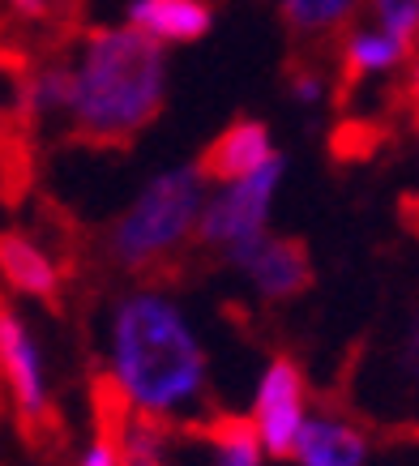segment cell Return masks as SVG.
<instances>
[{
	"instance_id": "5bb4252c",
	"label": "cell",
	"mask_w": 419,
	"mask_h": 466,
	"mask_svg": "<svg viewBox=\"0 0 419 466\" xmlns=\"http://www.w3.org/2000/svg\"><path fill=\"white\" fill-rule=\"evenodd\" d=\"M351 9H355V0H282V17L295 39H308V52H312V43L330 39L351 17Z\"/></svg>"
},
{
	"instance_id": "52a82bcc",
	"label": "cell",
	"mask_w": 419,
	"mask_h": 466,
	"mask_svg": "<svg viewBox=\"0 0 419 466\" xmlns=\"http://www.w3.org/2000/svg\"><path fill=\"white\" fill-rule=\"evenodd\" d=\"M0 377L14 390V402L22 410V424H47L56 428V415L47 410V398H43V377H39V355L30 347L26 329L14 312L0 304Z\"/></svg>"
},
{
	"instance_id": "ba28073f",
	"label": "cell",
	"mask_w": 419,
	"mask_h": 466,
	"mask_svg": "<svg viewBox=\"0 0 419 466\" xmlns=\"http://www.w3.org/2000/svg\"><path fill=\"white\" fill-rule=\"evenodd\" d=\"M274 155H270V133L261 120H231V125L214 137V142L197 155V176L201 180H219V184H240L257 176L261 167H270Z\"/></svg>"
},
{
	"instance_id": "7a4b0ae2",
	"label": "cell",
	"mask_w": 419,
	"mask_h": 466,
	"mask_svg": "<svg viewBox=\"0 0 419 466\" xmlns=\"http://www.w3.org/2000/svg\"><path fill=\"white\" fill-rule=\"evenodd\" d=\"M116 377L125 381L141 410H168L184 407L201 394L206 381V355L189 334V325L168 299L133 296L120 304L112 329Z\"/></svg>"
},
{
	"instance_id": "2e32d148",
	"label": "cell",
	"mask_w": 419,
	"mask_h": 466,
	"mask_svg": "<svg viewBox=\"0 0 419 466\" xmlns=\"http://www.w3.org/2000/svg\"><path fill=\"white\" fill-rule=\"evenodd\" d=\"M373 9H377L381 30L411 52L419 39V0H373Z\"/></svg>"
},
{
	"instance_id": "8992f818",
	"label": "cell",
	"mask_w": 419,
	"mask_h": 466,
	"mask_svg": "<svg viewBox=\"0 0 419 466\" xmlns=\"http://www.w3.org/2000/svg\"><path fill=\"white\" fill-rule=\"evenodd\" d=\"M227 257L249 269L257 291L270 299H291L300 291H308V283H312L308 248L304 240H291V236H257V240L231 248Z\"/></svg>"
},
{
	"instance_id": "4fadbf2b",
	"label": "cell",
	"mask_w": 419,
	"mask_h": 466,
	"mask_svg": "<svg viewBox=\"0 0 419 466\" xmlns=\"http://www.w3.org/2000/svg\"><path fill=\"white\" fill-rule=\"evenodd\" d=\"M0 274H5V283L17 287V291L56 304V266H52V257L43 253V248H35L26 236L0 231Z\"/></svg>"
},
{
	"instance_id": "9c48e42d",
	"label": "cell",
	"mask_w": 419,
	"mask_h": 466,
	"mask_svg": "<svg viewBox=\"0 0 419 466\" xmlns=\"http://www.w3.org/2000/svg\"><path fill=\"white\" fill-rule=\"evenodd\" d=\"M406 52L398 39H390L385 30H355L347 43H342V56H338V90L334 103L347 107V99L360 90L363 77H373L381 69H393L398 60H406Z\"/></svg>"
},
{
	"instance_id": "7c38bea8",
	"label": "cell",
	"mask_w": 419,
	"mask_h": 466,
	"mask_svg": "<svg viewBox=\"0 0 419 466\" xmlns=\"http://www.w3.org/2000/svg\"><path fill=\"white\" fill-rule=\"evenodd\" d=\"M128 26L146 30L150 39L193 43L210 30L206 0H138L128 9Z\"/></svg>"
},
{
	"instance_id": "e0dca14e",
	"label": "cell",
	"mask_w": 419,
	"mask_h": 466,
	"mask_svg": "<svg viewBox=\"0 0 419 466\" xmlns=\"http://www.w3.org/2000/svg\"><path fill=\"white\" fill-rule=\"evenodd\" d=\"M77 14H82V0H47V26L56 30V39L65 43L77 26Z\"/></svg>"
},
{
	"instance_id": "277c9868",
	"label": "cell",
	"mask_w": 419,
	"mask_h": 466,
	"mask_svg": "<svg viewBox=\"0 0 419 466\" xmlns=\"http://www.w3.org/2000/svg\"><path fill=\"white\" fill-rule=\"evenodd\" d=\"M282 176V163L274 158L270 167H261L257 176L249 180L231 184L223 198H214L201 210V223H197V240L193 244H206V248H240V244H249L261 236V227H266V214H270V193H274V184Z\"/></svg>"
},
{
	"instance_id": "3957f363",
	"label": "cell",
	"mask_w": 419,
	"mask_h": 466,
	"mask_svg": "<svg viewBox=\"0 0 419 466\" xmlns=\"http://www.w3.org/2000/svg\"><path fill=\"white\" fill-rule=\"evenodd\" d=\"M201 176L193 167L168 171L120 214L107 231V253L116 266L133 269L141 279H176V261L189 236L201 223Z\"/></svg>"
},
{
	"instance_id": "ac0fdd59",
	"label": "cell",
	"mask_w": 419,
	"mask_h": 466,
	"mask_svg": "<svg viewBox=\"0 0 419 466\" xmlns=\"http://www.w3.org/2000/svg\"><path fill=\"white\" fill-rule=\"evenodd\" d=\"M82 466H125V445L112 437H95V450L86 453Z\"/></svg>"
},
{
	"instance_id": "6da1fadb",
	"label": "cell",
	"mask_w": 419,
	"mask_h": 466,
	"mask_svg": "<svg viewBox=\"0 0 419 466\" xmlns=\"http://www.w3.org/2000/svg\"><path fill=\"white\" fill-rule=\"evenodd\" d=\"M163 47L146 30H90L73 86L69 142L125 150L163 112Z\"/></svg>"
},
{
	"instance_id": "8fae6325",
	"label": "cell",
	"mask_w": 419,
	"mask_h": 466,
	"mask_svg": "<svg viewBox=\"0 0 419 466\" xmlns=\"http://www.w3.org/2000/svg\"><path fill=\"white\" fill-rule=\"evenodd\" d=\"M189 437L206 450L210 466H261V437L244 415H214L189 428Z\"/></svg>"
},
{
	"instance_id": "d6986e66",
	"label": "cell",
	"mask_w": 419,
	"mask_h": 466,
	"mask_svg": "<svg viewBox=\"0 0 419 466\" xmlns=\"http://www.w3.org/2000/svg\"><path fill=\"white\" fill-rule=\"evenodd\" d=\"M403 368L411 372V381H419V312H415V321H411V334H406Z\"/></svg>"
},
{
	"instance_id": "30bf717a",
	"label": "cell",
	"mask_w": 419,
	"mask_h": 466,
	"mask_svg": "<svg viewBox=\"0 0 419 466\" xmlns=\"http://www.w3.org/2000/svg\"><path fill=\"white\" fill-rule=\"evenodd\" d=\"M363 432L347 420L334 415H317L308 420L300 441H295V458L300 466H363Z\"/></svg>"
},
{
	"instance_id": "5b68a950",
	"label": "cell",
	"mask_w": 419,
	"mask_h": 466,
	"mask_svg": "<svg viewBox=\"0 0 419 466\" xmlns=\"http://www.w3.org/2000/svg\"><path fill=\"white\" fill-rule=\"evenodd\" d=\"M252 424H257V437L274 458H287L295 453V441L304 432V372L295 368V360L279 355L274 364L266 368L261 377V390H257V410H252Z\"/></svg>"
},
{
	"instance_id": "ffe728a7",
	"label": "cell",
	"mask_w": 419,
	"mask_h": 466,
	"mask_svg": "<svg viewBox=\"0 0 419 466\" xmlns=\"http://www.w3.org/2000/svg\"><path fill=\"white\" fill-rule=\"evenodd\" d=\"M406 103H411V112H415V120H419V65L411 69V86H406Z\"/></svg>"
},
{
	"instance_id": "9a60e30c",
	"label": "cell",
	"mask_w": 419,
	"mask_h": 466,
	"mask_svg": "<svg viewBox=\"0 0 419 466\" xmlns=\"http://www.w3.org/2000/svg\"><path fill=\"white\" fill-rule=\"evenodd\" d=\"M385 142V128L381 120H360V116H347L342 125L330 133V155L338 163H363V158H373Z\"/></svg>"
}]
</instances>
